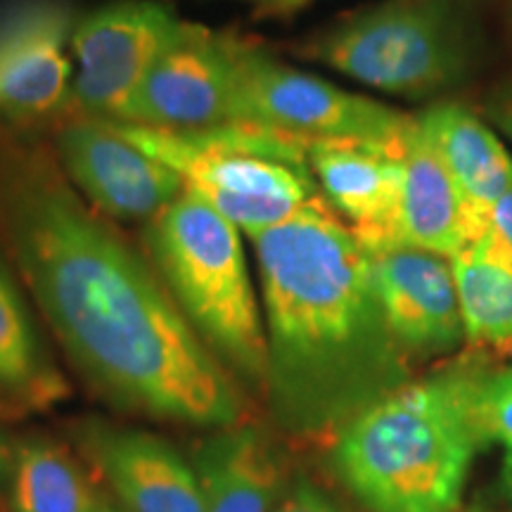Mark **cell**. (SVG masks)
<instances>
[{"label": "cell", "instance_id": "1", "mask_svg": "<svg viewBox=\"0 0 512 512\" xmlns=\"http://www.w3.org/2000/svg\"><path fill=\"white\" fill-rule=\"evenodd\" d=\"M0 242L102 401L204 432L247 422L245 389L195 335L143 249L76 195L34 131L0 126Z\"/></svg>", "mask_w": 512, "mask_h": 512}, {"label": "cell", "instance_id": "2", "mask_svg": "<svg viewBox=\"0 0 512 512\" xmlns=\"http://www.w3.org/2000/svg\"><path fill=\"white\" fill-rule=\"evenodd\" d=\"M249 242L268 349L264 399L285 432L337 434L411 380L366 249L328 204Z\"/></svg>", "mask_w": 512, "mask_h": 512}, {"label": "cell", "instance_id": "3", "mask_svg": "<svg viewBox=\"0 0 512 512\" xmlns=\"http://www.w3.org/2000/svg\"><path fill=\"white\" fill-rule=\"evenodd\" d=\"M467 370L408 380L335 434L332 458L373 512H456L486 432Z\"/></svg>", "mask_w": 512, "mask_h": 512}, {"label": "cell", "instance_id": "4", "mask_svg": "<svg viewBox=\"0 0 512 512\" xmlns=\"http://www.w3.org/2000/svg\"><path fill=\"white\" fill-rule=\"evenodd\" d=\"M494 0H380L294 48L375 91L430 100L458 91L491 60Z\"/></svg>", "mask_w": 512, "mask_h": 512}, {"label": "cell", "instance_id": "5", "mask_svg": "<svg viewBox=\"0 0 512 512\" xmlns=\"http://www.w3.org/2000/svg\"><path fill=\"white\" fill-rule=\"evenodd\" d=\"M245 235L185 192L140 230V249L195 335L245 394L264 399L268 349Z\"/></svg>", "mask_w": 512, "mask_h": 512}, {"label": "cell", "instance_id": "6", "mask_svg": "<svg viewBox=\"0 0 512 512\" xmlns=\"http://www.w3.org/2000/svg\"><path fill=\"white\" fill-rule=\"evenodd\" d=\"M181 176L185 192L209 204L247 240L323 202L309 169V140L233 121L207 131H159L114 124Z\"/></svg>", "mask_w": 512, "mask_h": 512}, {"label": "cell", "instance_id": "7", "mask_svg": "<svg viewBox=\"0 0 512 512\" xmlns=\"http://www.w3.org/2000/svg\"><path fill=\"white\" fill-rule=\"evenodd\" d=\"M188 24L164 0H112L76 19L69 114L126 124L145 79Z\"/></svg>", "mask_w": 512, "mask_h": 512}, {"label": "cell", "instance_id": "8", "mask_svg": "<svg viewBox=\"0 0 512 512\" xmlns=\"http://www.w3.org/2000/svg\"><path fill=\"white\" fill-rule=\"evenodd\" d=\"M240 119L304 140H370L403 145L411 114L396 112L316 74L302 72L271 50L238 41Z\"/></svg>", "mask_w": 512, "mask_h": 512}, {"label": "cell", "instance_id": "9", "mask_svg": "<svg viewBox=\"0 0 512 512\" xmlns=\"http://www.w3.org/2000/svg\"><path fill=\"white\" fill-rule=\"evenodd\" d=\"M50 150L76 195L112 223L145 228L185 195L176 171L110 121L67 114L50 128Z\"/></svg>", "mask_w": 512, "mask_h": 512}, {"label": "cell", "instance_id": "10", "mask_svg": "<svg viewBox=\"0 0 512 512\" xmlns=\"http://www.w3.org/2000/svg\"><path fill=\"white\" fill-rule=\"evenodd\" d=\"M240 36L188 24L147 76L131 119L159 131H207L240 119Z\"/></svg>", "mask_w": 512, "mask_h": 512}, {"label": "cell", "instance_id": "11", "mask_svg": "<svg viewBox=\"0 0 512 512\" xmlns=\"http://www.w3.org/2000/svg\"><path fill=\"white\" fill-rule=\"evenodd\" d=\"M74 24L67 3L38 0L0 27V126L36 133L67 117Z\"/></svg>", "mask_w": 512, "mask_h": 512}, {"label": "cell", "instance_id": "12", "mask_svg": "<svg viewBox=\"0 0 512 512\" xmlns=\"http://www.w3.org/2000/svg\"><path fill=\"white\" fill-rule=\"evenodd\" d=\"M309 169L323 202L347 223L368 254L401 247L403 145L311 140Z\"/></svg>", "mask_w": 512, "mask_h": 512}, {"label": "cell", "instance_id": "13", "mask_svg": "<svg viewBox=\"0 0 512 512\" xmlns=\"http://www.w3.org/2000/svg\"><path fill=\"white\" fill-rule=\"evenodd\" d=\"M368 261L384 320L403 354L434 356L463 342L451 259L401 245L368 254Z\"/></svg>", "mask_w": 512, "mask_h": 512}, {"label": "cell", "instance_id": "14", "mask_svg": "<svg viewBox=\"0 0 512 512\" xmlns=\"http://www.w3.org/2000/svg\"><path fill=\"white\" fill-rule=\"evenodd\" d=\"M79 437L128 512H204L195 467L166 439L110 422H86Z\"/></svg>", "mask_w": 512, "mask_h": 512}, {"label": "cell", "instance_id": "15", "mask_svg": "<svg viewBox=\"0 0 512 512\" xmlns=\"http://www.w3.org/2000/svg\"><path fill=\"white\" fill-rule=\"evenodd\" d=\"M486 230V214L472 207L446 169L418 119L403 143L399 242L456 259Z\"/></svg>", "mask_w": 512, "mask_h": 512}, {"label": "cell", "instance_id": "16", "mask_svg": "<svg viewBox=\"0 0 512 512\" xmlns=\"http://www.w3.org/2000/svg\"><path fill=\"white\" fill-rule=\"evenodd\" d=\"M190 463L204 512H273L283 496L271 441L249 422L207 432Z\"/></svg>", "mask_w": 512, "mask_h": 512}, {"label": "cell", "instance_id": "17", "mask_svg": "<svg viewBox=\"0 0 512 512\" xmlns=\"http://www.w3.org/2000/svg\"><path fill=\"white\" fill-rule=\"evenodd\" d=\"M69 384L38 335L24 285L0 242V413L48 411Z\"/></svg>", "mask_w": 512, "mask_h": 512}, {"label": "cell", "instance_id": "18", "mask_svg": "<svg viewBox=\"0 0 512 512\" xmlns=\"http://www.w3.org/2000/svg\"><path fill=\"white\" fill-rule=\"evenodd\" d=\"M415 119L472 207L486 214L512 190L510 152L470 107L439 100Z\"/></svg>", "mask_w": 512, "mask_h": 512}, {"label": "cell", "instance_id": "19", "mask_svg": "<svg viewBox=\"0 0 512 512\" xmlns=\"http://www.w3.org/2000/svg\"><path fill=\"white\" fill-rule=\"evenodd\" d=\"M8 498L12 512H102L105 496L86 467L60 441H15Z\"/></svg>", "mask_w": 512, "mask_h": 512}, {"label": "cell", "instance_id": "20", "mask_svg": "<svg viewBox=\"0 0 512 512\" xmlns=\"http://www.w3.org/2000/svg\"><path fill=\"white\" fill-rule=\"evenodd\" d=\"M465 339L484 349L512 347V261L482 235L451 259Z\"/></svg>", "mask_w": 512, "mask_h": 512}, {"label": "cell", "instance_id": "21", "mask_svg": "<svg viewBox=\"0 0 512 512\" xmlns=\"http://www.w3.org/2000/svg\"><path fill=\"white\" fill-rule=\"evenodd\" d=\"M479 415L486 439L498 441L505 451V465L512 479V368L482 377L479 382Z\"/></svg>", "mask_w": 512, "mask_h": 512}, {"label": "cell", "instance_id": "22", "mask_svg": "<svg viewBox=\"0 0 512 512\" xmlns=\"http://www.w3.org/2000/svg\"><path fill=\"white\" fill-rule=\"evenodd\" d=\"M273 512H344L309 479H297L280 496Z\"/></svg>", "mask_w": 512, "mask_h": 512}, {"label": "cell", "instance_id": "23", "mask_svg": "<svg viewBox=\"0 0 512 512\" xmlns=\"http://www.w3.org/2000/svg\"><path fill=\"white\" fill-rule=\"evenodd\" d=\"M482 112L503 136L510 138L512 143V74L498 79L494 86L486 91L482 100Z\"/></svg>", "mask_w": 512, "mask_h": 512}, {"label": "cell", "instance_id": "24", "mask_svg": "<svg viewBox=\"0 0 512 512\" xmlns=\"http://www.w3.org/2000/svg\"><path fill=\"white\" fill-rule=\"evenodd\" d=\"M486 235L512 261V190L486 211Z\"/></svg>", "mask_w": 512, "mask_h": 512}, {"label": "cell", "instance_id": "25", "mask_svg": "<svg viewBox=\"0 0 512 512\" xmlns=\"http://www.w3.org/2000/svg\"><path fill=\"white\" fill-rule=\"evenodd\" d=\"M12 460H15V441L0 432V494H8Z\"/></svg>", "mask_w": 512, "mask_h": 512}, {"label": "cell", "instance_id": "26", "mask_svg": "<svg viewBox=\"0 0 512 512\" xmlns=\"http://www.w3.org/2000/svg\"><path fill=\"white\" fill-rule=\"evenodd\" d=\"M245 3L256 5V10L264 12V15L280 17V15H283V12H285L287 3H290V0H245Z\"/></svg>", "mask_w": 512, "mask_h": 512}, {"label": "cell", "instance_id": "27", "mask_svg": "<svg viewBox=\"0 0 512 512\" xmlns=\"http://www.w3.org/2000/svg\"><path fill=\"white\" fill-rule=\"evenodd\" d=\"M309 3H311V0H290V3H287V8H285L283 15H292V12L302 10L304 5H309Z\"/></svg>", "mask_w": 512, "mask_h": 512}, {"label": "cell", "instance_id": "28", "mask_svg": "<svg viewBox=\"0 0 512 512\" xmlns=\"http://www.w3.org/2000/svg\"><path fill=\"white\" fill-rule=\"evenodd\" d=\"M102 512H119V510H114V508H112V505H107V508H105V510H102Z\"/></svg>", "mask_w": 512, "mask_h": 512}]
</instances>
